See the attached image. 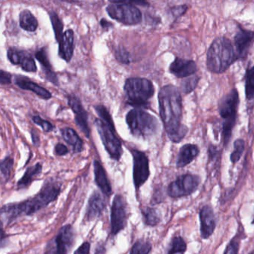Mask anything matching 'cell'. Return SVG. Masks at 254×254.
<instances>
[{"label": "cell", "instance_id": "6da1fadb", "mask_svg": "<svg viewBox=\"0 0 254 254\" xmlns=\"http://www.w3.org/2000/svg\"><path fill=\"white\" fill-rule=\"evenodd\" d=\"M159 108L163 126L169 139L178 143L188 132V127L182 124L183 103L181 92L174 85H166L158 94Z\"/></svg>", "mask_w": 254, "mask_h": 254}, {"label": "cell", "instance_id": "7a4b0ae2", "mask_svg": "<svg viewBox=\"0 0 254 254\" xmlns=\"http://www.w3.org/2000/svg\"><path fill=\"white\" fill-rule=\"evenodd\" d=\"M60 192L61 186L54 183H47L32 198L20 203L4 205L1 209L2 220L10 224L20 215H32L54 201Z\"/></svg>", "mask_w": 254, "mask_h": 254}, {"label": "cell", "instance_id": "3957f363", "mask_svg": "<svg viewBox=\"0 0 254 254\" xmlns=\"http://www.w3.org/2000/svg\"><path fill=\"white\" fill-rule=\"evenodd\" d=\"M236 50L231 41L226 37H218L214 40L206 55V66L210 72L223 73L236 61Z\"/></svg>", "mask_w": 254, "mask_h": 254}, {"label": "cell", "instance_id": "277c9868", "mask_svg": "<svg viewBox=\"0 0 254 254\" xmlns=\"http://www.w3.org/2000/svg\"><path fill=\"white\" fill-rule=\"evenodd\" d=\"M239 104V92L236 88L225 95L218 104V112L223 120L222 137L225 145L231 139L232 133L236 126Z\"/></svg>", "mask_w": 254, "mask_h": 254}, {"label": "cell", "instance_id": "5b68a950", "mask_svg": "<svg viewBox=\"0 0 254 254\" xmlns=\"http://www.w3.org/2000/svg\"><path fill=\"white\" fill-rule=\"evenodd\" d=\"M130 132L136 137L149 138L157 134L160 128L158 120L142 109L131 110L126 116Z\"/></svg>", "mask_w": 254, "mask_h": 254}, {"label": "cell", "instance_id": "8992f818", "mask_svg": "<svg viewBox=\"0 0 254 254\" xmlns=\"http://www.w3.org/2000/svg\"><path fill=\"white\" fill-rule=\"evenodd\" d=\"M124 90L128 103L138 109L146 107L148 101L154 94V85L146 78H127L125 84Z\"/></svg>", "mask_w": 254, "mask_h": 254}, {"label": "cell", "instance_id": "52a82bcc", "mask_svg": "<svg viewBox=\"0 0 254 254\" xmlns=\"http://www.w3.org/2000/svg\"><path fill=\"white\" fill-rule=\"evenodd\" d=\"M107 7L111 18L124 25H136L142 20V13L136 7L128 2H114Z\"/></svg>", "mask_w": 254, "mask_h": 254}, {"label": "cell", "instance_id": "ba28073f", "mask_svg": "<svg viewBox=\"0 0 254 254\" xmlns=\"http://www.w3.org/2000/svg\"><path fill=\"white\" fill-rule=\"evenodd\" d=\"M95 125L100 135L105 149L111 156V158L119 160L123 154V147L118 138L114 134V130L102 120L97 119L95 120Z\"/></svg>", "mask_w": 254, "mask_h": 254}, {"label": "cell", "instance_id": "9c48e42d", "mask_svg": "<svg viewBox=\"0 0 254 254\" xmlns=\"http://www.w3.org/2000/svg\"><path fill=\"white\" fill-rule=\"evenodd\" d=\"M200 183V178L197 175L191 174L181 175L169 184L168 194L172 198L190 195L197 190Z\"/></svg>", "mask_w": 254, "mask_h": 254}, {"label": "cell", "instance_id": "30bf717a", "mask_svg": "<svg viewBox=\"0 0 254 254\" xmlns=\"http://www.w3.org/2000/svg\"><path fill=\"white\" fill-rule=\"evenodd\" d=\"M127 221V206L124 197L121 194L114 197L111 206V233L118 234L126 227Z\"/></svg>", "mask_w": 254, "mask_h": 254}, {"label": "cell", "instance_id": "8fae6325", "mask_svg": "<svg viewBox=\"0 0 254 254\" xmlns=\"http://www.w3.org/2000/svg\"><path fill=\"white\" fill-rule=\"evenodd\" d=\"M131 153L133 159V183L136 190H139L149 178V163L145 153L136 149L131 150Z\"/></svg>", "mask_w": 254, "mask_h": 254}, {"label": "cell", "instance_id": "7c38bea8", "mask_svg": "<svg viewBox=\"0 0 254 254\" xmlns=\"http://www.w3.org/2000/svg\"><path fill=\"white\" fill-rule=\"evenodd\" d=\"M235 48L237 59H245L254 43V32L240 29L234 37Z\"/></svg>", "mask_w": 254, "mask_h": 254}, {"label": "cell", "instance_id": "4fadbf2b", "mask_svg": "<svg viewBox=\"0 0 254 254\" xmlns=\"http://www.w3.org/2000/svg\"><path fill=\"white\" fill-rule=\"evenodd\" d=\"M75 233L70 224L60 229L55 239V251L57 254H68L74 243Z\"/></svg>", "mask_w": 254, "mask_h": 254}, {"label": "cell", "instance_id": "5bb4252c", "mask_svg": "<svg viewBox=\"0 0 254 254\" xmlns=\"http://www.w3.org/2000/svg\"><path fill=\"white\" fill-rule=\"evenodd\" d=\"M8 59L13 64L20 65L26 72H35L38 69L33 58L23 50H17L14 47L8 49Z\"/></svg>", "mask_w": 254, "mask_h": 254}, {"label": "cell", "instance_id": "9a60e30c", "mask_svg": "<svg viewBox=\"0 0 254 254\" xmlns=\"http://www.w3.org/2000/svg\"><path fill=\"white\" fill-rule=\"evenodd\" d=\"M197 65L194 61L176 58L169 66V72L179 78H187L194 75Z\"/></svg>", "mask_w": 254, "mask_h": 254}, {"label": "cell", "instance_id": "2e32d148", "mask_svg": "<svg viewBox=\"0 0 254 254\" xmlns=\"http://www.w3.org/2000/svg\"><path fill=\"white\" fill-rule=\"evenodd\" d=\"M68 99H69L68 103L75 114V123L81 129V131L86 135L87 137H89L90 128H89L88 122H87L88 114L87 111L81 105L79 99L75 96H69Z\"/></svg>", "mask_w": 254, "mask_h": 254}, {"label": "cell", "instance_id": "e0dca14e", "mask_svg": "<svg viewBox=\"0 0 254 254\" xmlns=\"http://www.w3.org/2000/svg\"><path fill=\"white\" fill-rule=\"evenodd\" d=\"M199 216H200V234L202 238L205 239H209L214 233L215 226H216L213 209L209 206H203L199 212Z\"/></svg>", "mask_w": 254, "mask_h": 254}, {"label": "cell", "instance_id": "ac0fdd59", "mask_svg": "<svg viewBox=\"0 0 254 254\" xmlns=\"http://www.w3.org/2000/svg\"><path fill=\"white\" fill-rule=\"evenodd\" d=\"M106 207V201L99 191H94L89 199L86 219L92 221L99 218Z\"/></svg>", "mask_w": 254, "mask_h": 254}, {"label": "cell", "instance_id": "d6986e66", "mask_svg": "<svg viewBox=\"0 0 254 254\" xmlns=\"http://www.w3.org/2000/svg\"><path fill=\"white\" fill-rule=\"evenodd\" d=\"M200 153L197 145L194 144H186L180 149L177 159V167L184 168L190 164Z\"/></svg>", "mask_w": 254, "mask_h": 254}, {"label": "cell", "instance_id": "ffe728a7", "mask_svg": "<svg viewBox=\"0 0 254 254\" xmlns=\"http://www.w3.org/2000/svg\"><path fill=\"white\" fill-rule=\"evenodd\" d=\"M14 81L20 88L23 90H31L42 99L47 100L52 98V94L50 91L38 85V84H35V82L27 78V77L20 76V75L16 76Z\"/></svg>", "mask_w": 254, "mask_h": 254}, {"label": "cell", "instance_id": "44dd1931", "mask_svg": "<svg viewBox=\"0 0 254 254\" xmlns=\"http://www.w3.org/2000/svg\"><path fill=\"white\" fill-rule=\"evenodd\" d=\"M73 51L74 32L72 29H68L64 33L63 39L59 44V56L66 62H69L73 56Z\"/></svg>", "mask_w": 254, "mask_h": 254}, {"label": "cell", "instance_id": "7402d4cb", "mask_svg": "<svg viewBox=\"0 0 254 254\" xmlns=\"http://www.w3.org/2000/svg\"><path fill=\"white\" fill-rule=\"evenodd\" d=\"M95 181L104 194L110 196L112 194V187L102 165L97 160L94 161Z\"/></svg>", "mask_w": 254, "mask_h": 254}, {"label": "cell", "instance_id": "603a6c76", "mask_svg": "<svg viewBox=\"0 0 254 254\" xmlns=\"http://www.w3.org/2000/svg\"><path fill=\"white\" fill-rule=\"evenodd\" d=\"M35 57L38 59V62L41 63L43 66V71L45 74L46 77L49 81H51L53 84L58 85L59 84V80L56 76L55 72L52 71V66L49 61L48 56H47V50L45 48L41 49L35 54Z\"/></svg>", "mask_w": 254, "mask_h": 254}, {"label": "cell", "instance_id": "cb8c5ba5", "mask_svg": "<svg viewBox=\"0 0 254 254\" xmlns=\"http://www.w3.org/2000/svg\"><path fill=\"white\" fill-rule=\"evenodd\" d=\"M62 135L64 139L69 145L72 146L75 153H80L83 150V141L77 134L75 130L70 127H64L62 129Z\"/></svg>", "mask_w": 254, "mask_h": 254}, {"label": "cell", "instance_id": "d4e9b609", "mask_svg": "<svg viewBox=\"0 0 254 254\" xmlns=\"http://www.w3.org/2000/svg\"><path fill=\"white\" fill-rule=\"evenodd\" d=\"M42 172V166L41 163H37L35 166L28 168L23 178L17 183V188L19 190L26 189L29 187L35 178Z\"/></svg>", "mask_w": 254, "mask_h": 254}, {"label": "cell", "instance_id": "484cf974", "mask_svg": "<svg viewBox=\"0 0 254 254\" xmlns=\"http://www.w3.org/2000/svg\"><path fill=\"white\" fill-rule=\"evenodd\" d=\"M20 26L27 32H35L38 26V20L29 10H23L20 14Z\"/></svg>", "mask_w": 254, "mask_h": 254}, {"label": "cell", "instance_id": "4316f807", "mask_svg": "<svg viewBox=\"0 0 254 254\" xmlns=\"http://www.w3.org/2000/svg\"><path fill=\"white\" fill-rule=\"evenodd\" d=\"M142 218L143 221L146 225H157L160 222V215L157 209L152 207H145L142 209Z\"/></svg>", "mask_w": 254, "mask_h": 254}, {"label": "cell", "instance_id": "83f0119b", "mask_svg": "<svg viewBox=\"0 0 254 254\" xmlns=\"http://www.w3.org/2000/svg\"><path fill=\"white\" fill-rule=\"evenodd\" d=\"M50 16L53 29H54L55 36H56V40H57L59 44L63 39V23H62V20L55 11H51L50 13Z\"/></svg>", "mask_w": 254, "mask_h": 254}, {"label": "cell", "instance_id": "f1b7e54d", "mask_svg": "<svg viewBox=\"0 0 254 254\" xmlns=\"http://www.w3.org/2000/svg\"><path fill=\"white\" fill-rule=\"evenodd\" d=\"M245 95L247 99H254V66L248 69L245 79Z\"/></svg>", "mask_w": 254, "mask_h": 254}, {"label": "cell", "instance_id": "f546056e", "mask_svg": "<svg viewBox=\"0 0 254 254\" xmlns=\"http://www.w3.org/2000/svg\"><path fill=\"white\" fill-rule=\"evenodd\" d=\"M187 251V244L181 236L172 239L168 254H184Z\"/></svg>", "mask_w": 254, "mask_h": 254}, {"label": "cell", "instance_id": "4dcf8cb0", "mask_svg": "<svg viewBox=\"0 0 254 254\" xmlns=\"http://www.w3.org/2000/svg\"><path fill=\"white\" fill-rule=\"evenodd\" d=\"M151 248L152 246L148 241L139 240L132 247L130 254H149Z\"/></svg>", "mask_w": 254, "mask_h": 254}, {"label": "cell", "instance_id": "1f68e13d", "mask_svg": "<svg viewBox=\"0 0 254 254\" xmlns=\"http://www.w3.org/2000/svg\"><path fill=\"white\" fill-rule=\"evenodd\" d=\"M245 141L242 139H236L234 142V150L230 155V160L232 163H236L239 161L241 157L245 151Z\"/></svg>", "mask_w": 254, "mask_h": 254}, {"label": "cell", "instance_id": "d6a6232c", "mask_svg": "<svg viewBox=\"0 0 254 254\" xmlns=\"http://www.w3.org/2000/svg\"><path fill=\"white\" fill-rule=\"evenodd\" d=\"M200 78L197 76L191 77V78H187L181 84V89L182 91L185 94H189V93L192 92L193 90L197 87V83H198Z\"/></svg>", "mask_w": 254, "mask_h": 254}, {"label": "cell", "instance_id": "836d02e7", "mask_svg": "<svg viewBox=\"0 0 254 254\" xmlns=\"http://www.w3.org/2000/svg\"><path fill=\"white\" fill-rule=\"evenodd\" d=\"M13 165H14V160L11 157H5L1 163V172L5 178V181H8L11 176Z\"/></svg>", "mask_w": 254, "mask_h": 254}, {"label": "cell", "instance_id": "e575fe53", "mask_svg": "<svg viewBox=\"0 0 254 254\" xmlns=\"http://www.w3.org/2000/svg\"><path fill=\"white\" fill-rule=\"evenodd\" d=\"M95 110L98 113V115L102 119V121L114 130V122L106 108L102 105H98V106L95 107Z\"/></svg>", "mask_w": 254, "mask_h": 254}, {"label": "cell", "instance_id": "d590c367", "mask_svg": "<svg viewBox=\"0 0 254 254\" xmlns=\"http://www.w3.org/2000/svg\"><path fill=\"white\" fill-rule=\"evenodd\" d=\"M241 236H236L230 241L224 251V254H238L240 248Z\"/></svg>", "mask_w": 254, "mask_h": 254}, {"label": "cell", "instance_id": "8d00e7d4", "mask_svg": "<svg viewBox=\"0 0 254 254\" xmlns=\"http://www.w3.org/2000/svg\"><path fill=\"white\" fill-rule=\"evenodd\" d=\"M32 120H33V122L35 124L41 126L46 132H50L54 129V126H53L50 122L43 120L39 116H35V117H33V118H32Z\"/></svg>", "mask_w": 254, "mask_h": 254}, {"label": "cell", "instance_id": "74e56055", "mask_svg": "<svg viewBox=\"0 0 254 254\" xmlns=\"http://www.w3.org/2000/svg\"><path fill=\"white\" fill-rule=\"evenodd\" d=\"M116 57L118 59L119 62L122 63L128 64L130 62L128 53L124 49L119 48L116 52Z\"/></svg>", "mask_w": 254, "mask_h": 254}, {"label": "cell", "instance_id": "f35d334b", "mask_svg": "<svg viewBox=\"0 0 254 254\" xmlns=\"http://www.w3.org/2000/svg\"><path fill=\"white\" fill-rule=\"evenodd\" d=\"M187 9H188L187 5H178V6H175L172 8V13L175 17H181L185 14Z\"/></svg>", "mask_w": 254, "mask_h": 254}, {"label": "cell", "instance_id": "ab89813d", "mask_svg": "<svg viewBox=\"0 0 254 254\" xmlns=\"http://www.w3.org/2000/svg\"><path fill=\"white\" fill-rule=\"evenodd\" d=\"M0 82L3 84H9L11 82V75L4 70H1L0 72Z\"/></svg>", "mask_w": 254, "mask_h": 254}, {"label": "cell", "instance_id": "60d3db41", "mask_svg": "<svg viewBox=\"0 0 254 254\" xmlns=\"http://www.w3.org/2000/svg\"><path fill=\"white\" fill-rule=\"evenodd\" d=\"M90 244L86 242L83 243L78 249L75 251L74 254H90Z\"/></svg>", "mask_w": 254, "mask_h": 254}, {"label": "cell", "instance_id": "b9f144b4", "mask_svg": "<svg viewBox=\"0 0 254 254\" xmlns=\"http://www.w3.org/2000/svg\"><path fill=\"white\" fill-rule=\"evenodd\" d=\"M55 151H56V154L59 156L66 155V154L69 153L67 147L62 143H58L56 145Z\"/></svg>", "mask_w": 254, "mask_h": 254}, {"label": "cell", "instance_id": "7bdbcfd3", "mask_svg": "<svg viewBox=\"0 0 254 254\" xmlns=\"http://www.w3.org/2000/svg\"><path fill=\"white\" fill-rule=\"evenodd\" d=\"M100 23H101V26H102V27L103 28H109L110 26H112V23H109V22H108L106 20H105V19H102V20H101V22H100Z\"/></svg>", "mask_w": 254, "mask_h": 254}, {"label": "cell", "instance_id": "ee69618b", "mask_svg": "<svg viewBox=\"0 0 254 254\" xmlns=\"http://www.w3.org/2000/svg\"><path fill=\"white\" fill-rule=\"evenodd\" d=\"M32 141H33L35 145H38L40 142L39 137H38V135L36 133H34L33 131H32Z\"/></svg>", "mask_w": 254, "mask_h": 254}, {"label": "cell", "instance_id": "f6af8a7d", "mask_svg": "<svg viewBox=\"0 0 254 254\" xmlns=\"http://www.w3.org/2000/svg\"><path fill=\"white\" fill-rule=\"evenodd\" d=\"M105 254V248L103 246L98 247L96 250V254Z\"/></svg>", "mask_w": 254, "mask_h": 254}, {"label": "cell", "instance_id": "bcb514c9", "mask_svg": "<svg viewBox=\"0 0 254 254\" xmlns=\"http://www.w3.org/2000/svg\"><path fill=\"white\" fill-rule=\"evenodd\" d=\"M46 254H56V251H55L54 248H50L49 251L46 253Z\"/></svg>", "mask_w": 254, "mask_h": 254}, {"label": "cell", "instance_id": "7dc6e473", "mask_svg": "<svg viewBox=\"0 0 254 254\" xmlns=\"http://www.w3.org/2000/svg\"><path fill=\"white\" fill-rule=\"evenodd\" d=\"M254 254V251H252V252H251V254Z\"/></svg>", "mask_w": 254, "mask_h": 254}, {"label": "cell", "instance_id": "c3c4849f", "mask_svg": "<svg viewBox=\"0 0 254 254\" xmlns=\"http://www.w3.org/2000/svg\"><path fill=\"white\" fill-rule=\"evenodd\" d=\"M253 224H254V221H252Z\"/></svg>", "mask_w": 254, "mask_h": 254}]
</instances>
